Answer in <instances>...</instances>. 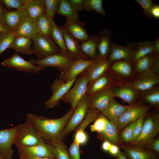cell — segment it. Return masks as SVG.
<instances>
[{
    "label": "cell",
    "instance_id": "603a6c76",
    "mask_svg": "<svg viewBox=\"0 0 159 159\" xmlns=\"http://www.w3.org/2000/svg\"><path fill=\"white\" fill-rule=\"evenodd\" d=\"M28 16V12L26 10H6L3 17V24L11 32L14 34L20 23Z\"/></svg>",
    "mask_w": 159,
    "mask_h": 159
},
{
    "label": "cell",
    "instance_id": "7a4b0ae2",
    "mask_svg": "<svg viewBox=\"0 0 159 159\" xmlns=\"http://www.w3.org/2000/svg\"><path fill=\"white\" fill-rule=\"evenodd\" d=\"M159 131V113L155 112L146 115L141 133L136 140L130 143V146L146 150Z\"/></svg>",
    "mask_w": 159,
    "mask_h": 159
},
{
    "label": "cell",
    "instance_id": "ab89813d",
    "mask_svg": "<svg viewBox=\"0 0 159 159\" xmlns=\"http://www.w3.org/2000/svg\"><path fill=\"white\" fill-rule=\"evenodd\" d=\"M16 37L13 33L0 32V54L9 48Z\"/></svg>",
    "mask_w": 159,
    "mask_h": 159
},
{
    "label": "cell",
    "instance_id": "7dc6e473",
    "mask_svg": "<svg viewBox=\"0 0 159 159\" xmlns=\"http://www.w3.org/2000/svg\"><path fill=\"white\" fill-rule=\"evenodd\" d=\"M146 115H143L137 120L136 124L134 130L131 142L136 140L141 134Z\"/></svg>",
    "mask_w": 159,
    "mask_h": 159
},
{
    "label": "cell",
    "instance_id": "d590c367",
    "mask_svg": "<svg viewBox=\"0 0 159 159\" xmlns=\"http://www.w3.org/2000/svg\"><path fill=\"white\" fill-rule=\"evenodd\" d=\"M47 16L52 27L51 38L54 42L58 46L60 51L68 56L64 38L60 30L59 26L55 23L52 19Z\"/></svg>",
    "mask_w": 159,
    "mask_h": 159
},
{
    "label": "cell",
    "instance_id": "9f6ffc18",
    "mask_svg": "<svg viewBox=\"0 0 159 159\" xmlns=\"http://www.w3.org/2000/svg\"><path fill=\"white\" fill-rule=\"evenodd\" d=\"M112 144L111 143L108 141H104L102 145V149L104 151L108 152Z\"/></svg>",
    "mask_w": 159,
    "mask_h": 159
},
{
    "label": "cell",
    "instance_id": "4316f807",
    "mask_svg": "<svg viewBox=\"0 0 159 159\" xmlns=\"http://www.w3.org/2000/svg\"><path fill=\"white\" fill-rule=\"evenodd\" d=\"M120 146L128 159H158V155L152 151L122 144Z\"/></svg>",
    "mask_w": 159,
    "mask_h": 159
},
{
    "label": "cell",
    "instance_id": "d6986e66",
    "mask_svg": "<svg viewBox=\"0 0 159 159\" xmlns=\"http://www.w3.org/2000/svg\"><path fill=\"white\" fill-rule=\"evenodd\" d=\"M117 84L107 72L93 81L88 82L86 95L89 96L102 90L111 89Z\"/></svg>",
    "mask_w": 159,
    "mask_h": 159
},
{
    "label": "cell",
    "instance_id": "ee69618b",
    "mask_svg": "<svg viewBox=\"0 0 159 159\" xmlns=\"http://www.w3.org/2000/svg\"><path fill=\"white\" fill-rule=\"evenodd\" d=\"M46 6V14L54 19L55 13L59 5L60 0H45Z\"/></svg>",
    "mask_w": 159,
    "mask_h": 159
},
{
    "label": "cell",
    "instance_id": "8d00e7d4",
    "mask_svg": "<svg viewBox=\"0 0 159 159\" xmlns=\"http://www.w3.org/2000/svg\"><path fill=\"white\" fill-rule=\"evenodd\" d=\"M56 13L65 16L66 19L79 20L78 12L74 9L69 0H60L59 5Z\"/></svg>",
    "mask_w": 159,
    "mask_h": 159
},
{
    "label": "cell",
    "instance_id": "ac0fdd59",
    "mask_svg": "<svg viewBox=\"0 0 159 159\" xmlns=\"http://www.w3.org/2000/svg\"><path fill=\"white\" fill-rule=\"evenodd\" d=\"M98 61L89 59L75 60L68 69L61 72L59 78L65 82L72 80L77 78L90 64Z\"/></svg>",
    "mask_w": 159,
    "mask_h": 159
},
{
    "label": "cell",
    "instance_id": "c3c4849f",
    "mask_svg": "<svg viewBox=\"0 0 159 159\" xmlns=\"http://www.w3.org/2000/svg\"><path fill=\"white\" fill-rule=\"evenodd\" d=\"M68 153L71 159H80V145L74 140L69 149Z\"/></svg>",
    "mask_w": 159,
    "mask_h": 159
},
{
    "label": "cell",
    "instance_id": "8fae6325",
    "mask_svg": "<svg viewBox=\"0 0 159 159\" xmlns=\"http://www.w3.org/2000/svg\"><path fill=\"white\" fill-rule=\"evenodd\" d=\"M14 127L0 130V155L4 159H13L12 146L19 128Z\"/></svg>",
    "mask_w": 159,
    "mask_h": 159
},
{
    "label": "cell",
    "instance_id": "30bf717a",
    "mask_svg": "<svg viewBox=\"0 0 159 159\" xmlns=\"http://www.w3.org/2000/svg\"><path fill=\"white\" fill-rule=\"evenodd\" d=\"M77 78L66 82L59 78L56 79L51 85L52 95L45 102V108L51 109L57 105L62 97L74 84Z\"/></svg>",
    "mask_w": 159,
    "mask_h": 159
},
{
    "label": "cell",
    "instance_id": "f35d334b",
    "mask_svg": "<svg viewBox=\"0 0 159 159\" xmlns=\"http://www.w3.org/2000/svg\"><path fill=\"white\" fill-rule=\"evenodd\" d=\"M100 112L96 109L89 108L83 120L77 128L76 131H85V130L91 122L95 121Z\"/></svg>",
    "mask_w": 159,
    "mask_h": 159
},
{
    "label": "cell",
    "instance_id": "e575fe53",
    "mask_svg": "<svg viewBox=\"0 0 159 159\" xmlns=\"http://www.w3.org/2000/svg\"><path fill=\"white\" fill-rule=\"evenodd\" d=\"M34 22L37 34L51 37L52 27L46 13L39 16Z\"/></svg>",
    "mask_w": 159,
    "mask_h": 159
},
{
    "label": "cell",
    "instance_id": "ffe728a7",
    "mask_svg": "<svg viewBox=\"0 0 159 159\" xmlns=\"http://www.w3.org/2000/svg\"><path fill=\"white\" fill-rule=\"evenodd\" d=\"M64 38L68 56L73 59H87L82 53L80 42L67 32L59 27Z\"/></svg>",
    "mask_w": 159,
    "mask_h": 159
},
{
    "label": "cell",
    "instance_id": "8992f818",
    "mask_svg": "<svg viewBox=\"0 0 159 159\" xmlns=\"http://www.w3.org/2000/svg\"><path fill=\"white\" fill-rule=\"evenodd\" d=\"M19 126L14 143L16 147L34 146L43 139L28 122L26 121Z\"/></svg>",
    "mask_w": 159,
    "mask_h": 159
},
{
    "label": "cell",
    "instance_id": "d6a6232c",
    "mask_svg": "<svg viewBox=\"0 0 159 159\" xmlns=\"http://www.w3.org/2000/svg\"><path fill=\"white\" fill-rule=\"evenodd\" d=\"M26 10L28 16L35 21L39 16L46 13L45 0H30Z\"/></svg>",
    "mask_w": 159,
    "mask_h": 159
},
{
    "label": "cell",
    "instance_id": "4dcf8cb0",
    "mask_svg": "<svg viewBox=\"0 0 159 159\" xmlns=\"http://www.w3.org/2000/svg\"><path fill=\"white\" fill-rule=\"evenodd\" d=\"M14 34L16 36L32 39L37 34L34 21L28 16L19 24Z\"/></svg>",
    "mask_w": 159,
    "mask_h": 159
},
{
    "label": "cell",
    "instance_id": "6f0895ef",
    "mask_svg": "<svg viewBox=\"0 0 159 159\" xmlns=\"http://www.w3.org/2000/svg\"><path fill=\"white\" fill-rule=\"evenodd\" d=\"M6 10L2 6V3L0 1V22L3 24V19L4 13Z\"/></svg>",
    "mask_w": 159,
    "mask_h": 159
},
{
    "label": "cell",
    "instance_id": "7c38bea8",
    "mask_svg": "<svg viewBox=\"0 0 159 159\" xmlns=\"http://www.w3.org/2000/svg\"><path fill=\"white\" fill-rule=\"evenodd\" d=\"M1 64L9 68L32 74L39 72L44 68L24 59L17 53L13 54L4 61Z\"/></svg>",
    "mask_w": 159,
    "mask_h": 159
},
{
    "label": "cell",
    "instance_id": "9c48e42d",
    "mask_svg": "<svg viewBox=\"0 0 159 159\" xmlns=\"http://www.w3.org/2000/svg\"><path fill=\"white\" fill-rule=\"evenodd\" d=\"M149 108L148 106L136 102L127 105L126 110L120 117L116 125L119 131H122L130 123L146 114Z\"/></svg>",
    "mask_w": 159,
    "mask_h": 159
},
{
    "label": "cell",
    "instance_id": "11a10c76",
    "mask_svg": "<svg viewBox=\"0 0 159 159\" xmlns=\"http://www.w3.org/2000/svg\"><path fill=\"white\" fill-rule=\"evenodd\" d=\"M151 15L152 17L156 19H159V5L155 4L153 7L151 11Z\"/></svg>",
    "mask_w": 159,
    "mask_h": 159
},
{
    "label": "cell",
    "instance_id": "44dd1931",
    "mask_svg": "<svg viewBox=\"0 0 159 159\" xmlns=\"http://www.w3.org/2000/svg\"><path fill=\"white\" fill-rule=\"evenodd\" d=\"M88 97L89 108L97 109L101 113L114 98L111 89L102 90Z\"/></svg>",
    "mask_w": 159,
    "mask_h": 159
},
{
    "label": "cell",
    "instance_id": "836d02e7",
    "mask_svg": "<svg viewBox=\"0 0 159 159\" xmlns=\"http://www.w3.org/2000/svg\"><path fill=\"white\" fill-rule=\"evenodd\" d=\"M158 109L159 107V87L157 85L141 92L139 99Z\"/></svg>",
    "mask_w": 159,
    "mask_h": 159
},
{
    "label": "cell",
    "instance_id": "94428289",
    "mask_svg": "<svg viewBox=\"0 0 159 159\" xmlns=\"http://www.w3.org/2000/svg\"><path fill=\"white\" fill-rule=\"evenodd\" d=\"M0 32L9 33L11 32L7 27L0 22Z\"/></svg>",
    "mask_w": 159,
    "mask_h": 159
},
{
    "label": "cell",
    "instance_id": "74e56055",
    "mask_svg": "<svg viewBox=\"0 0 159 159\" xmlns=\"http://www.w3.org/2000/svg\"><path fill=\"white\" fill-rule=\"evenodd\" d=\"M84 7L87 11H95L106 17V13L102 7V0H84Z\"/></svg>",
    "mask_w": 159,
    "mask_h": 159
},
{
    "label": "cell",
    "instance_id": "60d3db41",
    "mask_svg": "<svg viewBox=\"0 0 159 159\" xmlns=\"http://www.w3.org/2000/svg\"><path fill=\"white\" fill-rule=\"evenodd\" d=\"M30 1V0H2L1 1L2 4L9 9L26 10Z\"/></svg>",
    "mask_w": 159,
    "mask_h": 159
},
{
    "label": "cell",
    "instance_id": "1f68e13d",
    "mask_svg": "<svg viewBox=\"0 0 159 159\" xmlns=\"http://www.w3.org/2000/svg\"><path fill=\"white\" fill-rule=\"evenodd\" d=\"M32 40L24 37L16 36L9 48L16 53H20L26 55L35 54V51L31 47Z\"/></svg>",
    "mask_w": 159,
    "mask_h": 159
},
{
    "label": "cell",
    "instance_id": "9a60e30c",
    "mask_svg": "<svg viewBox=\"0 0 159 159\" xmlns=\"http://www.w3.org/2000/svg\"><path fill=\"white\" fill-rule=\"evenodd\" d=\"M18 153H25L38 157H52L56 158V153L54 146L42 140L38 145L32 146L17 147Z\"/></svg>",
    "mask_w": 159,
    "mask_h": 159
},
{
    "label": "cell",
    "instance_id": "91938a15",
    "mask_svg": "<svg viewBox=\"0 0 159 159\" xmlns=\"http://www.w3.org/2000/svg\"><path fill=\"white\" fill-rule=\"evenodd\" d=\"M116 159H128L123 152L120 150L118 154L115 157Z\"/></svg>",
    "mask_w": 159,
    "mask_h": 159
},
{
    "label": "cell",
    "instance_id": "5bb4252c",
    "mask_svg": "<svg viewBox=\"0 0 159 159\" xmlns=\"http://www.w3.org/2000/svg\"><path fill=\"white\" fill-rule=\"evenodd\" d=\"M111 90L114 97L120 98L129 105L136 102L141 93L133 87L129 82L117 84Z\"/></svg>",
    "mask_w": 159,
    "mask_h": 159
},
{
    "label": "cell",
    "instance_id": "681fc988",
    "mask_svg": "<svg viewBox=\"0 0 159 159\" xmlns=\"http://www.w3.org/2000/svg\"><path fill=\"white\" fill-rule=\"evenodd\" d=\"M87 139V136L85 131H76L74 140L80 145L85 143Z\"/></svg>",
    "mask_w": 159,
    "mask_h": 159
},
{
    "label": "cell",
    "instance_id": "2e32d148",
    "mask_svg": "<svg viewBox=\"0 0 159 159\" xmlns=\"http://www.w3.org/2000/svg\"><path fill=\"white\" fill-rule=\"evenodd\" d=\"M85 23L79 20L66 19L64 24L60 27L81 43L89 39L90 37L85 29Z\"/></svg>",
    "mask_w": 159,
    "mask_h": 159
},
{
    "label": "cell",
    "instance_id": "f546056e",
    "mask_svg": "<svg viewBox=\"0 0 159 159\" xmlns=\"http://www.w3.org/2000/svg\"><path fill=\"white\" fill-rule=\"evenodd\" d=\"M119 132L116 125L108 119L105 129L102 132L97 133V138L103 141H108L112 144L120 145Z\"/></svg>",
    "mask_w": 159,
    "mask_h": 159
},
{
    "label": "cell",
    "instance_id": "7402d4cb",
    "mask_svg": "<svg viewBox=\"0 0 159 159\" xmlns=\"http://www.w3.org/2000/svg\"><path fill=\"white\" fill-rule=\"evenodd\" d=\"M97 36V45L100 60L108 59L112 43L111 40L112 35L107 29L102 30Z\"/></svg>",
    "mask_w": 159,
    "mask_h": 159
},
{
    "label": "cell",
    "instance_id": "f5cc1de1",
    "mask_svg": "<svg viewBox=\"0 0 159 159\" xmlns=\"http://www.w3.org/2000/svg\"><path fill=\"white\" fill-rule=\"evenodd\" d=\"M20 159H57L52 157H38L27 153H19Z\"/></svg>",
    "mask_w": 159,
    "mask_h": 159
},
{
    "label": "cell",
    "instance_id": "83f0119b",
    "mask_svg": "<svg viewBox=\"0 0 159 159\" xmlns=\"http://www.w3.org/2000/svg\"><path fill=\"white\" fill-rule=\"evenodd\" d=\"M90 37L89 39L80 44L81 51L87 59L101 60L97 49V35L91 34Z\"/></svg>",
    "mask_w": 159,
    "mask_h": 159
},
{
    "label": "cell",
    "instance_id": "816d5d0a",
    "mask_svg": "<svg viewBox=\"0 0 159 159\" xmlns=\"http://www.w3.org/2000/svg\"><path fill=\"white\" fill-rule=\"evenodd\" d=\"M69 3L74 9L77 12L84 9V0H69Z\"/></svg>",
    "mask_w": 159,
    "mask_h": 159
},
{
    "label": "cell",
    "instance_id": "4fadbf2b",
    "mask_svg": "<svg viewBox=\"0 0 159 159\" xmlns=\"http://www.w3.org/2000/svg\"><path fill=\"white\" fill-rule=\"evenodd\" d=\"M159 74L153 72L136 73L129 82L137 90L142 92L158 85Z\"/></svg>",
    "mask_w": 159,
    "mask_h": 159
},
{
    "label": "cell",
    "instance_id": "f1b7e54d",
    "mask_svg": "<svg viewBox=\"0 0 159 159\" xmlns=\"http://www.w3.org/2000/svg\"><path fill=\"white\" fill-rule=\"evenodd\" d=\"M134 52V50L127 45L125 47L112 43L108 59L111 62L130 59Z\"/></svg>",
    "mask_w": 159,
    "mask_h": 159
},
{
    "label": "cell",
    "instance_id": "680465c9",
    "mask_svg": "<svg viewBox=\"0 0 159 159\" xmlns=\"http://www.w3.org/2000/svg\"><path fill=\"white\" fill-rule=\"evenodd\" d=\"M155 53L159 54V39L158 38L156 40L153 41Z\"/></svg>",
    "mask_w": 159,
    "mask_h": 159
},
{
    "label": "cell",
    "instance_id": "db71d44e",
    "mask_svg": "<svg viewBox=\"0 0 159 159\" xmlns=\"http://www.w3.org/2000/svg\"><path fill=\"white\" fill-rule=\"evenodd\" d=\"M120 150V148L117 145L112 144L108 152L111 155L115 157L118 154Z\"/></svg>",
    "mask_w": 159,
    "mask_h": 159
},
{
    "label": "cell",
    "instance_id": "6da1fadb",
    "mask_svg": "<svg viewBox=\"0 0 159 159\" xmlns=\"http://www.w3.org/2000/svg\"><path fill=\"white\" fill-rule=\"evenodd\" d=\"M74 110L71 106L69 111L64 115L56 119L30 113L27 115L26 121L46 142L51 143H58L62 141L61 139L62 132Z\"/></svg>",
    "mask_w": 159,
    "mask_h": 159
},
{
    "label": "cell",
    "instance_id": "7bdbcfd3",
    "mask_svg": "<svg viewBox=\"0 0 159 159\" xmlns=\"http://www.w3.org/2000/svg\"><path fill=\"white\" fill-rule=\"evenodd\" d=\"M108 119L102 113L99 114L94 123L90 125L91 130L99 133L102 132L106 126Z\"/></svg>",
    "mask_w": 159,
    "mask_h": 159
},
{
    "label": "cell",
    "instance_id": "f907efd6",
    "mask_svg": "<svg viewBox=\"0 0 159 159\" xmlns=\"http://www.w3.org/2000/svg\"><path fill=\"white\" fill-rule=\"evenodd\" d=\"M146 150L152 151L158 155L159 153V138H154L150 142Z\"/></svg>",
    "mask_w": 159,
    "mask_h": 159
},
{
    "label": "cell",
    "instance_id": "ba28073f",
    "mask_svg": "<svg viewBox=\"0 0 159 159\" xmlns=\"http://www.w3.org/2000/svg\"><path fill=\"white\" fill-rule=\"evenodd\" d=\"M32 40L37 60L43 59L60 51L51 37L37 34Z\"/></svg>",
    "mask_w": 159,
    "mask_h": 159
},
{
    "label": "cell",
    "instance_id": "bcb514c9",
    "mask_svg": "<svg viewBox=\"0 0 159 159\" xmlns=\"http://www.w3.org/2000/svg\"><path fill=\"white\" fill-rule=\"evenodd\" d=\"M134 1L142 8L143 11V16L148 18H152L151 11L153 6L155 4L151 0H135Z\"/></svg>",
    "mask_w": 159,
    "mask_h": 159
},
{
    "label": "cell",
    "instance_id": "b9f144b4",
    "mask_svg": "<svg viewBox=\"0 0 159 159\" xmlns=\"http://www.w3.org/2000/svg\"><path fill=\"white\" fill-rule=\"evenodd\" d=\"M47 143L54 147L56 151L57 159H71L67 147L63 141L56 143Z\"/></svg>",
    "mask_w": 159,
    "mask_h": 159
},
{
    "label": "cell",
    "instance_id": "f6af8a7d",
    "mask_svg": "<svg viewBox=\"0 0 159 159\" xmlns=\"http://www.w3.org/2000/svg\"><path fill=\"white\" fill-rule=\"evenodd\" d=\"M137 120L131 123L122 130L121 138L123 141L127 143L132 142L134 130Z\"/></svg>",
    "mask_w": 159,
    "mask_h": 159
},
{
    "label": "cell",
    "instance_id": "d4e9b609",
    "mask_svg": "<svg viewBox=\"0 0 159 159\" xmlns=\"http://www.w3.org/2000/svg\"><path fill=\"white\" fill-rule=\"evenodd\" d=\"M127 107V105L119 103L113 98L101 113L116 125L120 117L126 110Z\"/></svg>",
    "mask_w": 159,
    "mask_h": 159
},
{
    "label": "cell",
    "instance_id": "cb8c5ba5",
    "mask_svg": "<svg viewBox=\"0 0 159 159\" xmlns=\"http://www.w3.org/2000/svg\"><path fill=\"white\" fill-rule=\"evenodd\" d=\"M111 62L107 59L101 60L90 64L84 71L88 79L91 82L107 72Z\"/></svg>",
    "mask_w": 159,
    "mask_h": 159
},
{
    "label": "cell",
    "instance_id": "5b68a950",
    "mask_svg": "<svg viewBox=\"0 0 159 159\" xmlns=\"http://www.w3.org/2000/svg\"><path fill=\"white\" fill-rule=\"evenodd\" d=\"M89 109L88 96L84 95L78 103L73 112L65 126L62 134V141L72 131H74L85 117Z\"/></svg>",
    "mask_w": 159,
    "mask_h": 159
},
{
    "label": "cell",
    "instance_id": "e0dca14e",
    "mask_svg": "<svg viewBox=\"0 0 159 159\" xmlns=\"http://www.w3.org/2000/svg\"><path fill=\"white\" fill-rule=\"evenodd\" d=\"M136 73L153 72L159 74V54L153 53L137 60L134 63Z\"/></svg>",
    "mask_w": 159,
    "mask_h": 159
},
{
    "label": "cell",
    "instance_id": "52a82bcc",
    "mask_svg": "<svg viewBox=\"0 0 159 159\" xmlns=\"http://www.w3.org/2000/svg\"><path fill=\"white\" fill-rule=\"evenodd\" d=\"M75 60L60 51L41 60L32 59L29 61L34 64L44 68L55 67L61 72L68 69Z\"/></svg>",
    "mask_w": 159,
    "mask_h": 159
},
{
    "label": "cell",
    "instance_id": "277c9868",
    "mask_svg": "<svg viewBox=\"0 0 159 159\" xmlns=\"http://www.w3.org/2000/svg\"><path fill=\"white\" fill-rule=\"evenodd\" d=\"M88 83V78L84 72L77 77L73 87L68 91L61 101L70 103L74 110L80 100L86 95Z\"/></svg>",
    "mask_w": 159,
    "mask_h": 159
},
{
    "label": "cell",
    "instance_id": "6125c7cd",
    "mask_svg": "<svg viewBox=\"0 0 159 159\" xmlns=\"http://www.w3.org/2000/svg\"><path fill=\"white\" fill-rule=\"evenodd\" d=\"M0 159H4L0 155Z\"/></svg>",
    "mask_w": 159,
    "mask_h": 159
},
{
    "label": "cell",
    "instance_id": "484cf974",
    "mask_svg": "<svg viewBox=\"0 0 159 159\" xmlns=\"http://www.w3.org/2000/svg\"><path fill=\"white\" fill-rule=\"evenodd\" d=\"M127 45L134 50V52L131 58L134 63L143 57L155 53L153 41H148L143 42H134L129 43Z\"/></svg>",
    "mask_w": 159,
    "mask_h": 159
},
{
    "label": "cell",
    "instance_id": "3957f363",
    "mask_svg": "<svg viewBox=\"0 0 159 159\" xmlns=\"http://www.w3.org/2000/svg\"><path fill=\"white\" fill-rule=\"evenodd\" d=\"M107 72L117 84L130 82L136 74L131 59L111 62Z\"/></svg>",
    "mask_w": 159,
    "mask_h": 159
}]
</instances>
